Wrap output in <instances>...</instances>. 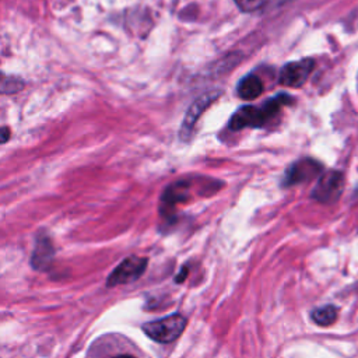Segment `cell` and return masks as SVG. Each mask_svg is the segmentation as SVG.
<instances>
[{"instance_id":"6da1fadb","label":"cell","mask_w":358,"mask_h":358,"mask_svg":"<svg viewBox=\"0 0 358 358\" xmlns=\"http://www.w3.org/2000/svg\"><path fill=\"white\" fill-rule=\"evenodd\" d=\"M291 102L292 98H289L287 94H278L277 96L268 99L263 106H242L232 115L228 126L231 130H241L245 127H262L268 120H271L284 105H288Z\"/></svg>"},{"instance_id":"7a4b0ae2","label":"cell","mask_w":358,"mask_h":358,"mask_svg":"<svg viewBox=\"0 0 358 358\" xmlns=\"http://www.w3.org/2000/svg\"><path fill=\"white\" fill-rule=\"evenodd\" d=\"M186 327V319L180 313H173L143 324V331L154 341L171 343L176 340Z\"/></svg>"},{"instance_id":"3957f363","label":"cell","mask_w":358,"mask_h":358,"mask_svg":"<svg viewBox=\"0 0 358 358\" xmlns=\"http://www.w3.org/2000/svg\"><path fill=\"white\" fill-rule=\"evenodd\" d=\"M148 259L141 256H129L120 262L116 268L109 274L106 280L108 287H115L119 284H129L136 281L145 271Z\"/></svg>"},{"instance_id":"277c9868","label":"cell","mask_w":358,"mask_h":358,"mask_svg":"<svg viewBox=\"0 0 358 358\" xmlns=\"http://www.w3.org/2000/svg\"><path fill=\"white\" fill-rule=\"evenodd\" d=\"M344 186V178L343 173L338 171H330L323 173L315 189L312 190V197L320 203H333L336 201Z\"/></svg>"},{"instance_id":"5b68a950","label":"cell","mask_w":358,"mask_h":358,"mask_svg":"<svg viewBox=\"0 0 358 358\" xmlns=\"http://www.w3.org/2000/svg\"><path fill=\"white\" fill-rule=\"evenodd\" d=\"M315 67V63L312 59H303L298 62H289L287 63L278 76V81L281 85L298 88L305 84L309 74L312 73Z\"/></svg>"},{"instance_id":"8992f818","label":"cell","mask_w":358,"mask_h":358,"mask_svg":"<svg viewBox=\"0 0 358 358\" xmlns=\"http://www.w3.org/2000/svg\"><path fill=\"white\" fill-rule=\"evenodd\" d=\"M220 94H221V91H211V92H207V94L201 95L200 98H197V99L192 103V106L189 108V110H187V113H186V116H185V120H183V123H182V129H180V133H179L183 140H186V138L190 137V134H192V131H193V129H194V124H196V122L199 120V117H200V116L204 113V110L220 96Z\"/></svg>"},{"instance_id":"52a82bcc","label":"cell","mask_w":358,"mask_h":358,"mask_svg":"<svg viewBox=\"0 0 358 358\" xmlns=\"http://www.w3.org/2000/svg\"><path fill=\"white\" fill-rule=\"evenodd\" d=\"M322 171V165L315 159H301L295 162L285 175V185H295L299 182H305L316 176Z\"/></svg>"},{"instance_id":"ba28073f","label":"cell","mask_w":358,"mask_h":358,"mask_svg":"<svg viewBox=\"0 0 358 358\" xmlns=\"http://www.w3.org/2000/svg\"><path fill=\"white\" fill-rule=\"evenodd\" d=\"M263 90H264V85H263V81L260 80V77H257L256 74H249V76H245L238 83L236 94L239 98L250 101V99H255L259 95H262Z\"/></svg>"},{"instance_id":"9c48e42d","label":"cell","mask_w":358,"mask_h":358,"mask_svg":"<svg viewBox=\"0 0 358 358\" xmlns=\"http://www.w3.org/2000/svg\"><path fill=\"white\" fill-rule=\"evenodd\" d=\"M52 256H53V248L50 241L46 236L39 238L36 241L35 250L32 253V260H31L32 266L36 270H43L52 262Z\"/></svg>"},{"instance_id":"30bf717a","label":"cell","mask_w":358,"mask_h":358,"mask_svg":"<svg viewBox=\"0 0 358 358\" xmlns=\"http://www.w3.org/2000/svg\"><path fill=\"white\" fill-rule=\"evenodd\" d=\"M312 319L320 326L333 324L337 319V308L333 305H324L312 310Z\"/></svg>"},{"instance_id":"8fae6325","label":"cell","mask_w":358,"mask_h":358,"mask_svg":"<svg viewBox=\"0 0 358 358\" xmlns=\"http://www.w3.org/2000/svg\"><path fill=\"white\" fill-rule=\"evenodd\" d=\"M267 0H234V3L238 6V8L243 13H253L260 10Z\"/></svg>"},{"instance_id":"7c38bea8","label":"cell","mask_w":358,"mask_h":358,"mask_svg":"<svg viewBox=\"0 0 358 358\" xmlns=\"http://www.w3.org/2000/svg\"><path fill=\"white\" fill-rule=\"evenodd\" d=\"M7 138H8V129H7V127H3V129H1V140H3V143H6Z\"/></svg>"},{"instance_id":"4fadbf2b","label":"cell","mask_w":358,"mask_h":358,"mask_svg":"<svg viewBox=\"0 0 358 358\" xmlns=\"http://www.w3.org/2000/svg\"><path fill=\"white\" fill-rule=\"evenodd\" d=\"M113 358H134L133 355H129V354H123V355H116Z\"/></svg>"}]
</instances>
